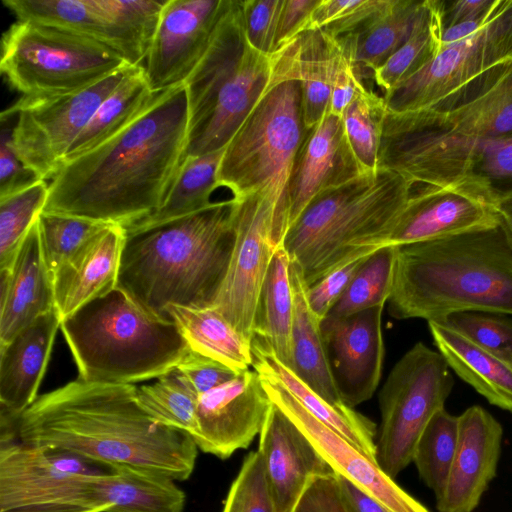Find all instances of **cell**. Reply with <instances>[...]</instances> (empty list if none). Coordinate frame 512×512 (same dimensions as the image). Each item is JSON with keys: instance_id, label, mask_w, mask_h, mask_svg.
<instances>
[{"instance_id": "1", "label": "cell", "mask_w": 512, "mask_h": 512, "mask_svg": "<svg viewBox=\"0 0 512 512\" xmlns=\"http://www.w3.org/2000/svg\"><path fill=\"white\" fill-rule=\"evenodd\" d=\"M188 131L185 84L156 93L124 130L61 165L42 212L123 228L148 217L173 185Z\"/></svg>"}, {"instance_id": "2", "label": "cell", "mask_w": 512, "mask_h": 512, "mask_svg": "<svg viewBox=\"0 0 512 512\" xmlns=\"http://www.w3.org/2000/svg\"><path fill=\"white\" fill-rule=\"evenodd\" d=\"M13 428L15 438L28 445L174 481L190 477L197 457L190 435L158 423L144 411L135 385L77 378L38 397Z\"/></svg>"}, {"instance_id": "3", "label": "cell", "mask_w": 512, "mask_h": 512, "mask_svg": "<svg viewBox=\"0 0 512 512\" xmlns=\"http://www.w3.org/2000/svg\"><path fill=\"white\" fill-rule=\"evenodd\" d=\"M235 206L233 198L212 202L185 217L126 234L116 288L162 320H172L167 312L172 304L212 306L234 248Z\"/></svg>"}, {"instance_id": "4", "label": "cell", "mask_w": 512, "mask_h": 512, "mask_svg": "<svg viewBox=\"0 0 512 512\" xmlns=\"http://www.w3.org/2000/svg\"><path fill=\"white\" fill-rule=\"evenodd\" d=\"M388 311L428 322L458 312L512 315V246L502 225L397 246Z\"/></svg>"}, {"instance_id": "5", "label": "cell", "mask_w": 512, "mask_h": 512, "mask_svg": "<svg viewBox=\"0 0 512 512\" xmlns=\"http://www.w3.org/2000/svg\"><path fill=\"white\" fill-rule=\"evenodd\" d=\"M414 183L379 168L320 192L289 228L282 246L307 286L338 266L388 245Z\"/></svg>"}, {"instance_id": "6", "label": "cell", "mask_w": 512, "mask_h": 512, "mask_svg": "<svg viewBox=\"0 0 512 512\" xmlns=\"http://www.w3.org/2000/svg\"><path fill=\"white\" fill-rule=\"evenodd\" d=\"M60 330L88 383L135 385L174 371L189 347L172 320L152 317L114 288L63 320Z\"/></svg>"}, {"instance_id": "7", "label": "cell", "mask_w": 512, "mask_h": 512, "mask_svg": "<svg viewBox=\"0 0 512 512\" xmlns=\"http://www.w3.org/2000/svg\"><path fill=\"white\" fill-rule=\"evenodd\" d=\"M378 166L414 184L464 190L496 207L512 196V135L466 136L408 112L386 111Z\"/></svg>"}, {"instance_id": "8", "label": "cell", "mask_w": 512, "mask_h": 512, "mask_svg": "<svg viewBox=\"0 0 512 512\" xmlns=\"http://www.w3.org/2000/svg\"><path fill=\"white\" fill-rule=\"evenodd\" d=\"M307 133L300 82L274 73L271 86L225 147L218 169V185L232 198L258 194L273 203L276 247L289 229L290 177Z\"/></svg>"}, {"instance_id": "9", "label": "cell", "mask_w": 512, "mask_h": 512, "mask_svg": "<svg viewBox=\"0 0 512 512\" xmlns=\"http://www.w3.org/2000/svg\"><path fill=\"white\" fill-rule=\"evenodd\" d=\"M126 66L98 41L35 21L17 20L1 40V73L25 97L83 90Z\"/></svg>"}, {"instance_id": "10", "label": "cell", "mask_w": 512, "mask_h": 512, "mask_svg": "<svg viewBox=\"0 0 512 512\" xmlns=\"http://www.w3.org/2000/svg\"><path fill=\"white\" fill-rule=\"evenodd\" d=\"M454 385L443 356L422 342L393 366L379 392L381 423L376 461L394 479L412 461L416 444L433 415L444 408Z\"/></svg>"}, {"instance_id": "11", "label": "cell", "mask_w": 512, "mask_h": 512, "mask_svg": "<svg viewBox=\"0 0 512 512\" xmlns=\"http://www.w3.org/2000/svg\"><path fill=\"white\" fill-rule=\"evenodd\" d=\"M137 66H126L101 81L73 93L22 96L1 115H16L13 148L41 180L58 172L73 141L99 106Z\"/></svg>"}, {"instance_id": "12", "label": "cell", "mask_w": 512, "mask_h": 512, "mask_svg": "<svg viewBox=\"0 0 512 512\" xmlns=\"http://www.w3.org/2000/svg\"><path fill=\"white\" fill-rule=\"evenodd\" d=\"M512 62V0H500L477 32L452 44L383 96L386 109L405 113L432 107L492 69Z\"/></svg>"}, {"instance_id": "13", "label": "cell", "mask_w": 512, "mask_h": 512, "mask_svg": "<svg viewBox=\"0 0 512 512\" xmlns=\"http://www.w3.org/2000/svg\"><path fill=\"white\" fill-rule=\"evenodd\" d=\"M234 200V248L212 306L251 344L258 298L277 248L275 207L258 194Z\"/></svg>"}, {"instance_id": "14", "label": "cell", "mask_w": 512, "mask_h": 512, "mask_svg": "<svg viewBox=\"0 0 512 512\" xmlns=\"http://www.w3.org/2000/svg\"><path fill=\"white\" fill-rule=\"evenodd\" d=\"M227 0H167L143 64L156 94L183 85L206 52Z\"/></svg>"}, {"instance_id": "15", "label": "cell", "mask_w": 512, "mask_h": 512, "mask_svg": "<svg viewBox=\"0 0 512 512\" xmlns=\"http://www.w3.org/2000/svg\"><path fill=\"white\" fill-rule=\"evenodd\" d=\"M271 405L260 375L240 372L198 397L193 440L201 451L226 459L260 434Z\"/></svg>"}, {"instance_id": "16", "label": "cell", "mask_w": 512, "mask_h": 512, "mask_svg": "<svg viewBox=\"0 0 512 512\" xmlns=\"http://www.w3.org/2000/svg\"><path fill=\"white\" fill-rule=\"evenodd\" d=\"M260 377L271 401L301 429L337 475L346 478L393 512H429L385 474L375 459L312 416L278 382Z\"/></svg>"}, {"instance_id": "17", "label": "cell", "mask_w": 512, "mask_h": 512, "mask_svg": "<svg viewBox=\"0 0 512 512\" xmlns=\"http://www.w3.org/2000/svg\"><path fill=\"white\" fill-rule=\"evenodd\" d=\"M383 306L325 318L322 332L332 375L344 404L354 408L376 391L383 367Z\"/></svg>"}, {"instance_id": "18", "label": "cell", "mask_w": 512, "mask_h": 512, "mask_svg": "<svg viewBox=\"0 0 512 512\" xmlns=\"http://www.w3.org/2000/svg\"><path fill=\"white\" fill-rule=\"evenodd\" d=\"M501 424L483 407L474 405L458 416V443L442 495L439 512H473L496 476L501 452Z\"/></svg>"}, {"instance_id": "19", "label": "cell", "mask_w": 512, "mask_h": 512, "mask_svg": "<svg viewBox=\"0 0 512 512\" xmlns=\"http://www.w3.org/2000/svg\"><path fill=\"white\" fill-rule=\"evenodd\" d=\"M427 125L472 137L512 135V62L492 69L430 108L408 112Z\"/></svg>"}, {"instance_id": "20", "label": "cell", "mask_w": 512, "mask_h": 512, "mask_svg": "<svg viewBox=\"0 0 512 512\" xmlns=\"http://www.w3.org/2000/svg\"><path fill=\"white\" fill-rule=\"evenodd\" d=\"M499 224L497 208L489 202L461 189L425 186L412 192L388 245L443 239Z\"/></svg>"}, {"instance_id": "21", "label": "cell", "mask_w": 512, "mask_h": 512, "mask_svg": "<svg viewBox=\"0 0 512 512\" xmlns=\"http://www.w3.org/2000/svg\"><path fill=\"white\" fill-rule=\"evenodd\" d=\"M276 512H293L310 479L336 474L301 429L273 402L259 434Z\"/></svg>"}, {"instance_id": "22", "label": "cell", "mask_w": 512, "mask_h": 512, "mask_svg": "<svg viewBox=\"0 0 512 512\" xmlns=\"http://www.w3.org/2000/svg\"><path fill=\"white\" fill-rule=\"evenodd\" d=\"M112 470L63 450L22 443L13 433L1 432L0 512H22L67 474Z\"/></svg>"}, {"instance_id": "23", "label": "cell", "mask_w": 512, "mask_h": 512, "mask_svg": "<svg viewBox=\"0 0 512 512\" xmlns=\"http://www.w3.org/2000/svg\"><path fill=\"white\" fill-rule=\"evenodd\" d=\"M362 173L347 142L342 118L327 112L308 131L292 169L289 228L320 192Z\"/></svg>"}, {"instance_id": "24", "label": "cell", "mask_w": 512, "mask_h": 512, "mask_svg": "<svg viewBox=\"0 0 512 512\" xmlns=\"http://www.w3.org/2000/svg\"><path fill=\"white\" fill-rule=\"evenodd\" d=\"M273 77V54L259 53L249 45L239 69L220 91L208 117L188 133L183 161L224 149L269 89Z\"/></svg>"}, {"instance_id": "25", "label": "cell", "mask_w": 512, "mask_h": 512, "mask_svg": "<svg viewBox=\"0 0 512 512\" xmlns=\"http://www.w3.org/2000/svg\"><path fill=\"white\" fill-rule=\"evenodd\" d=\"M125 237L122 226L107 225L56 271L54 302L61 322L116 288Z\"/></svg>"}, {"instance_id": "26", "label": "cell", "mask_w": 512, "mask_h": 512, "mask_svg": "<svg viewBox=\"0 0 512 512\" xmlns=\"http://www.w3.org/2000/svg\"><path fill=\"white\" fill-rule=\"evenodd\" d=\"M0 345L55 308L53 280L43 256L38 218L10 269L0 270Z\"/></svg>"}, {"instance_id": "27", "label": "cell", "mask_w": 512, "mask_h": 512, "mask_svg": "<svg viewBox=\"0 0 512 512\" xmlns=\"http://www.w3.org/2000/svg\"><path fill=\"white\" fill-rule=\"evenodd\" d=\"M60 324L54 308L0 345V412L20 416L38 398Z\"/></svg>"}, {"instance_id": "28", "label": "cell", "mask_w": 512, "mask_h": 512, "mask_svg": "<svg viewBox=\"0 0 512 512\" xmlns=\"http://www.w3.org/2000/svg\"><path fill=\"white\" fill-rule=\"evenodd\" d=\"M249 44L241 0H227L209 46L185 81L189 102V131L210 114L215 101L239 69Z\"/></svg>"}, {"instance_id": "29", "label": "cell", "mask_w": 512, "mask_h": 512, "mask_svg": "<svg viewBox=\"0 0 512 512\" xmlns=\"http://www.w3.org/2000/svg\"><path fill=\"white\" fill-rule=\"evenodd\" d=\"M339 48V41L325 31L309 30L273 53L275 75L301 84L307 131L328 112Z\"/></svg>"}, {"instance_id": "30", "label": "cell", "mask_w": 512, "mask_h": 512, "mask_svg": "<svg viewBox=\"0 0 512 512\" xmlns=\"http://www.w3.org/2000/svg\"><path fill=\"white\" fill-rule=\"evenodd\" d=\"M251 352L252 366L260 376L278 382L312 416L376 460V426L369 418L354 408L338 407L325 400L279 361L263 338L253 336Z\"/></svg>"}, {"instance_id": "31", "label": "cell", "mask_w": 512, "mask_h": 512, "mask_svg": "<svg viewBox=\"0 0 512 512\" xmlns=\"http://www.w3.org/2000/svg\"><path fill=\"white\" fill-rule=\"evenodd\" d=\"M428 325L448 366L492 405L512 412V362L478 346L443 322L429 321Z\"/></svg>"}, {"instance_id": "32", "label": "cell", "mask_w": 512, "mask_h": 512, "mask_svg": "<svg viewBox=\"0 0 512 512\" xmlns=\"http://www.w3.org/2000/svg\"><path fill=\"white\" fill-rule=\"evenodd\" d=\"M17 20H30L98 41L130 65L127 43L107 0H3Z\"/></svg>"}, {"instance_id": "33", "label": "cell", "mask_w": 512, "mask_h": 512, "mask_svg": "<svg viewBox=\"0 0 512 512\" xmlns=\"http://www.w3.org/2000/svg\"><path fill=\"white\" fill-rule=\"evenodd\" d=\"M290 279L294 294L291 370L329 403L338 407L347 406L338 393L332 375L322 321L309 306L307 284L300 267L293 261L290 263Z\"/></svg>"}, {"instance_id": "34", "label": "cell", "mask_w": 512, "mask_h": 512, "mask_svg": "<svg viewBox=\"0 0 512 512\" xmlns=\"http://www.w3.org/2000/svg\"><path fill=\"white\" fill-rule=\"evenodd\" d=\"M168 315L191 352L217 361L236 372L252 365L251 344L214 307L170 305Z\"/></svg>"}, {"instance_id": "35", "label": "cell", "mask_w": 512, "mask_h": 512, "mask_svg": "<svg viewBox=\"0 0 512 512\" xmlns=\"http://www.w3.org/2000/svg\"><path fill=\"white\" fill-rule=\"evenodd\" d=\"M290 263L286 249L277 247L258 298L253 334L263 338L277 359L291 369L294 294Z\"/></svg>"}, {"instance_id": "36", "label": "cell", "mask_w": 512, "mask_h": 512, "mask_svg": "<svg viewBox=\"0 0 512 512\" xmlns=\"http://www.w3.org/2000/svg\"><path fill=\"white\" fill-rule=\"evenodd\" d=\"M154 95L146 80L143 66L135 67L99 106L71 144L63 163L89 152L120 133L145 110Z\"/></svg>"}, {"instance_id": "37", "label": "cell", "mask_w": 512, "mask_h": 512, "mask_svg": "<svg viewBox=\"0 0 512 512\" xmlns=\"http://www.w3.org/2000/svg\"><path fill=\"white\" fill-rule=\"evenodd\" d=\"M224 149L185 159L160 208L124 228L126 234L182 218L208 207L212 203L210 197L213 191L219 187L217 174Z\"/></svg>"}, {"instance_id": "38", "label": "cell", "mask_w": 512, "mask_h": 512, "mask_svg": "<svg viewBox=\"0 0 512 512\" xmlns=\"http://www.w3.org/2000/svg\"><path fill=\"white\" fill-rule=\"evenodd\" d=\"M429 0H393L367 30L353 39L357 66L371 73L393 55L412 35L428 10Z\"/></svg>"}, {"instance_id": "39", "label": "cell", "mask_w": 512, "mask_h": 512, "mask_svg": "<svg viewBox=\"0 0 512 512\" xmlns=\"http://www.w3.org/2000/svg\"><path fill=\"white\" fill-rule=\"evenodd\" d=\"M441 0H429L428 10L410 38L372 72L384 95L426 66L439 52L442 35Z\"/></svg>"}, {"instance_id": "40", "label": "cell", "mask_w": 512, "mask_h": 512, "mask_svg": "<svg viewBox=\"0 0 512 512\" xmlns=\"http://www.w3.org/2000/svg\"><path fill=\"white\" fill-rule=\"evenodd\" d=\"M396 259L397 246L386 245L371 253L326 318H341L384 307L393 290Z\"/></svg>"}, {"instance_id": "41", "label": "cell", "mask_w": 512, "mask_h": 512, "mask_svg": "<svg viewBox=\"0 0 512 512\" xmlns=\"http://www.w3.org/2000/svg\"><path fill=\"white\" fill-rule=\"evenodd\" d=\"M457 443L458 416L442 408L433 415L419 437L412 461L436 499L445 489Z\"/></svg>"}, {"instance_id": "42", "label": "cell", "mask_w": 512, "mask_h": 512, "mask_svg": "<svg viewBox=\"0 0 512 512\" xmlns=\"http://www.w3.org/2000/svg\"><path fill=\"white\" fill-rule=\"evenodd\" d=\"M136 398L144 411L158 423L185 432L197 433V399L175 370L150 384L136 387Z\"/></svg>"}, {"instance_id": "43", "label": "cell", "mask_w": 512, "mask_h": 512, "mask_svg": "<svg viewBox=\"0 0 512 512\" xmlns=\"http://www.w3.org/2000/svg\"><path fill=\"white\" fill-rule=\"evenodd\" d=\"M383 97L365 89L348 105L341 118L350 149L364 173L379 169V151L386 114Z\"/></svg>"}, {"instance_id": "44", "label": "cell", "mask_w": 512, "mask_h": 512, "mask_svg": "<svg viewBox=\"0 0 512 512\" xmlns=\"http://www.w3.org/2000/svg\"><path fill=\"white\" fill-rule=\"evenodd\" d=\"M49 184L39 180L29 188L0 199V270L10 269L46 204Z\"/></svg>"}, {"instance_id": "45", "label": "cell", "mask_w": 512, "mask_h": 512, "mask_svg": "<svg viewBox=\"0 0 512 512\" xmlns=\"http://www.w3.org/2000/svg\"><path fill=\"white\" fill-rule=\"evenodd\" d=\"M107 225L73 216L41 212L38 227L44 260L52 278L73 254Z\"/></svg>"}, {"instance_id": "46", "label": "cell", "mask_w": 512, "mask_h": 512, "mask_svg": "<svg viewBox=\"0 0 512 512\" xmlns=\"http://www.w3.org/2000/svg\"><path fill=\"white\" fill-rule=\"evenodd\" d=\"M393 0H320L311 24L334 38L358 36L367 30Z\"/></svg>"}, {"instance_id": "47", "label": "cell", "mask_w": 512, "mask_h": 512, "mask_svg": "<svg viewBox=\"0 0 512 512\" xmlns=\"http://www.w3.org/2000/svg\"><path fill=\"white\" fill-rule=\"evenodd\" d=\"M222 512H276L263 459L258 450L244 459Z\"/></svg>"}, {"instance_id": "48", "label": "cell", "mask_w": 512, "mask_h": 512, "mask_svg": "<svg viewBox=\"0 0 512 512\" xmlns=\"http://www.w3.org/2000/svg\"><path fill=\"white\" fill-rule=\"evenodd\" d=\"M440 322L478 346L512 362V320L503 314L458 312Z\"/></svg>"}, {"instance_id": "49", "label": "cell", "mask_w": 512, "mask_h": 512, "mask_svg": "<svg viewBox=\"0 0 512 512\" xmlns=\"http://www.w3.org/2000/svg\"><path fill=\"white\" fill-rule=\"evenodd\" d=\"M248 44L257 52L271 55L284 0H241Z\"/></svg>"}, {"instance_id": "50", "label": "cell", "mask_w": 512, "mask_h": 512, "mask_svg": "<svg viewBox=\"0 0 512 512\" xmlns=\"http://www.w3.org/2000/svg\"><path fill=\"white\" fill-rule=\"evenodd\" d=\"M14 116H0V199L21 192L41 180L22 162L13 148Z\"/></svg>"}, {"instance_id": "51", "label": "cell", "mask_w": 512, "mask_h": 512, "mask_svg": "<svg viewBox=\"0 0 512 512\" xmlns=\"http://www.w3.org/2000/svg\"><path fill=\"white\" fill-rule=\"evenodd\" d=\"M370 254L359 256L338 266L313 285L307 286V301L313 313L321 321L327 317L345 292L358 268Z\"/></svg>"}, {"instance_id": "52", "label": "cell", "mask_w": 512, "mask_h": 512, "mask_svg": "<svg viewBox=\"0 0 512 512\" xmlns=\"http://www.w3.org/2000/svg\"><path fill=\"white\" fill-rule=\"evenodd\" d=\"M175 372L196 397L232 380L240 373L191 351L184 357Z\"/></svg>"}, {"instance_id": "53", "label": "cell", "mask_w": 512, "mask_h": 512, "mask_svg": "<svg viewBox=\"0 0 512 512\" xmlns=\"http://www.w3.org/2000/svg\"><path fill=\"white\" fill-rule=\"evenodd\" d=\"M293 512H347L337 474L313 476Z\"/></svg>"}, {"instance_id": "54", "label": "cell", "mask_w": 512, "mask_h": 512, "mask_svg": "<svg viewBox=\"0 0 512 512\" xmlns=\"http://www.w3.org/2000/svg\"><path fill=\"white\" fill-rule=\"evenodd\" d=\"M319 0H284L276 32L275 51L307 31Z\"/></svg>"}, {"instance_id": "55", "label": "cell", "mask_w": 512, "mask_h": 512, "mask_svg": "<svg viewBox=\"0 0 512 512\" xmlns=\"http://www.w3.org/2000/svg\"><path fill=\"white\" fill-rule=\"evenodd\" d=\"M496 0H441L443 29L485 15Z\"/></svg>"}, {"instance_id": "56", "label": "cell", "mask_w": 512, "mask_h": 512, "mask_svg": "<svg viewBox=\"0 0 512 512\" xmlns=\"http://www.w3.org/2000/svg\"><path fill=\"white\" fill-rule=\"evenodd\" d=\"M337 479L347 512H393L346 478L337 475Z\"/></svg>"}, {"instance_id": "57", "label": "cell", "mask_w": 512, "mask_h": 512, "mask_svg": "<svg viewBox=\"0 0 512 512\" xmlns=\"http://www.w3.org/2000/svg\"><path fill=\"white\" fill-rule=\"evenodd\" d=\"M500 0H496L493 7L483 16L455 24L442 30L441 45H448L468 38L481 29L492 17Z\"/></svg>"}, {"instance_id": "58", "label": "cell", "mask_w": 512, "mask_h": 512, "mask_svg": "<svg viewBox=\"0 0 512 512\" xmlns=\"http://www.w3.org/2000/svg\"><path fill=\"white\" fill-rule=\"evenodd\" d=\"M500 224L504 228L512 246V196L500 201L497 206Z\"/></svg>"}]
</instances>
